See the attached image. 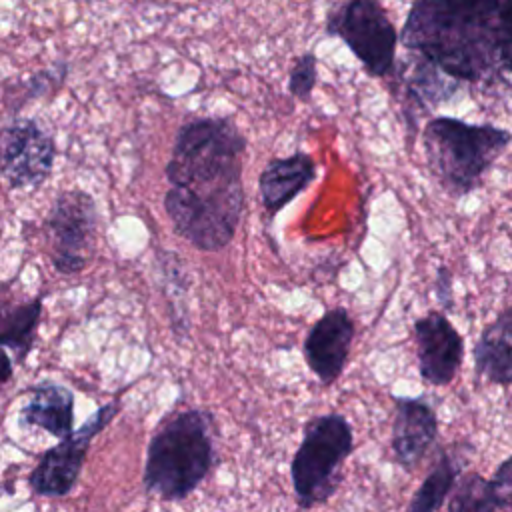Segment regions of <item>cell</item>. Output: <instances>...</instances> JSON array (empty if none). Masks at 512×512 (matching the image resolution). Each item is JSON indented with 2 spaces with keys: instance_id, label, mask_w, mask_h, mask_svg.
<instances>
[{
  "instance_id": "7c38bea8",
  "label": "cell",
  "mask_w": 512,
  "mask_h": 512,
  "mask_svg": "<svg viewBox=\"0 0 512 512\" xmlns=\"http://www.w3.org/2000/svg\"><path fill=\"white\" fill-rule=\"evenodd\" d=\"M438 434L434 408L422 398H396L392 422V452L404 470H414Z\"/></svg>"
},
{
  "instance_id": "52a82bcc",
  "label": "cell",
  "mask_w": 512,
  "mask_h": 512,
  "mask_svg": "<svg viewBox=\"0 0 512 512\" xmlns=\"http://www.w3.org/2000/svg\"><path fill=\"white\" fill-rule=\"evenodd\" d=\"M50 258L60 274H76L86 268L94 250L96 202L84 190H62L48 216Z\"/></svg>"
},
{
  "instance_id": "277c9868",
  "label": "cell",
  "mask_w": 512,
  "mask_h": 512,
  "mask_svg": "<svg viewBox=\"0 0 512 512\" xmlns=\"http://www.w3.org/2000/svg\"><path fill=\"white\" fill-rule=\"evenodd\" d=\"M428 170L446 194L460 198L476 190L494 160L512 142V134L492 124H468L438 116L422 134Z\"/></svg>"
},
{
  "instance_id": "ffe728a7",
  "label": "cell",
  "mask_w": 512,
  "mask_h": 512,
  "mask_svg": "<svg viewBox=\"0 0 512 512\" xmlns=\"http://www.w3.org/2000/svg\"><path fill=\"white\" fill-rule=\"evenodd\" d=\"M488 496L494 510H512V456H508L488 480Z\"/></svg>"
},
{
  "instance_id": "ba28073f",
  "label": "cell",
  "mask_w": 512,
  "mask_h": 512,
  "mask_svg": "<svg viewBox=\"0 0 512 512\" xmlns=\"http://www.w3.org/2000/svg\"><path fill=\"white\" fill-rule=\"evenodd\" d=\"M118 402L100 406L78 430H72L60 444L50 448L28 476V484L38 496H66L82 472L92 438L104 430L118 414Z\"/></svg>"
},
{
  "instance_id": "9a60e30c",
  "label": "cell",
  "mask_w": 512,
  "mask_h": 512,
  "mask_svg": "<svg viewBox=\"0 0 512 512\" xmlns=\"http://www.w3.org/2000/svg\"><path fill=\"white\" fill-rule=\"evenodd\" d=\"M474 366L492 384H512V306L482 328L474 344Z\"/></svg>"
},
{
  "instance_id": "8fae6325",
  "label": "cell",
  "mask_w": 512,
  "mask_h": 512,
  "mask_svg": "<svg viewBox=\"0 0 512 512\" xmlns=\"http://www.w3.org/2000/svg\"><path fill=\"white\" fill-rule=\"evenodd\" d=\"M354 330V320L342 306L326 310L308 330L304 340V360L324 386H330L342 374L354 340Z\"/></svg>"
},
{
  "instance_id": "7a4b0ae2",
  "label": "cell",
  "mask_w": 512,
  "mask_h": 512,
  "mask_svg": "<svg viewBox=\"0 0 512 512\" xmlns=\"http://www.w3.org/2000/svg\"><path fill=\"white\" fill-rule=\"evenodd\" d=\"M504 0H416L400 42L462 82H486L502 68Z\"/></svg>"
},
{
  "instance_id": "30bf717a",
  "label": "cell",
  "mask_w": 512,
  "mask_h": 512,
  "mask_svg": "<svg viewBox=\"0 0 512 512\" xmlns=\"http://www.w3.org/2000/svg\"><path fill=\"white\" fill-rule=\"evenodd\" d=\"M418 370L430 386H448L464 360V340L442 310H430L414 322Z\"/></svg>"
},
{
  "instance_id": "ac0fdd59",
  "label": "cell",
  "mask_w": 512,
  "mask_h": 512,
  "mask_svg": "<svg viewBox=\"0 0 512 512\" xmlns=\"http://www.w3.org/2000/svg\"><path fill=\"white\" fill-rule=\"evenodd\" d=\"M446 508L450 512H492L488 480L476 472L458 476Z\"/></svg>"
},
{
  "instance_id": "e0dca14e",
  "label": "cell",
  "mask_w": 512,
  "mask_h": 512,
  "mask_svg": "<svg viewBox=\"0 0 512 512\" xmlns=\"http://www.w3.org/2000/svg\"><path fill=\"white\" fill-rule=\"evenodd\" d=\"M460 460L452 454H442L434 468L428 472L420 488L414 492L408 502L410 512H432L444 506V500L450 496L456 478L460 474Z\"/></svg>"
},
{
  "instance_id": "603a6c76",
  "label": "cell",
  "mask_w": 512,
  "mask_h": 512,
  "mask_svg": "<svg viewBox=\"0 0 512 512\" xmlns=\"http://www.w3.org/2000/svg\"><path fill=\"white\" fill-rule=\"evenodd\" d=\"M500 64H502V68H506L512 74V38L506 40L500 48Z\"/></svg>"
},
{
  "instance_id": "5bb4252c",
  "label": "cell",
  "mask_w": 512,
  "mask_h": 512,
  "mask_svg": "<svg viewBox=\"0 0 512 512\" xmlns=\"http://www.w3.org/2000/svg\"><path fill=\"white\" fill-rule=\"evenodd\" d=\"M26 426H36L56 438H66L74 430V394L56 382H40L32 386L30 400L20 410Z\"/></svg>"
},
{
  "instance_id": "d6986e66",
  "label": "cell",
  "mask_w": 512,
  "mask_h": 512,
  "mask_svg": "<svg viewBox=\"0 0 512 512\" xmlns=\"http://www.w3.org/2000/svg\"><path fill=\"white\" fill-rule=\"evenodd\" d=\"M316 80H318L316 56L314 52H304L292 64V70L288 76V90L294 98L306 102L316 86Z\"/></svg>"
},
{
  "instance_id": "4fadbf2b",
  "label": "cell",
  "mask_w": 512,
  "mask_h": 512,
  "mask_svg": "<svg viewBox=\"0 0 512 512\" xmlns=\"http://www.w3.org/2000/svg\"><path fill=\"white\" fill-rule=\"evenodd\" d=\"M316 178V162L310 154L294 152L290 156L272 158L260 178L258 190L268 214H278Z\"/></svg>"
},
{
  "instance_id": "3957f363",
  "label": "cell",
  "mask_w": 512,
  "mask_h": 512,
  "mask_svg": "<svg viewBox=\"0 0 512 512\" xmlns=\"http://www.w3.org/2000/svg\"><path fill=\"white\" fill-rule=\"evenodd\" d=\"M214 464L212 416L190 408L166 418L154 432L142 482L148 494L174 502L192 494Z\"/></svg>"
},
{
  "instance_id": "2e32d148",
  "label": "cell",
  "mask_w": 512,
  "mask_h": 512,
  "mask_svg": "<svg viewBox=\"0 0 512 512\" xmlns=\"http://www.w3.org/2000/svg\"><path fill=\"white\" fill-rule=\"evenodd\" d=\"M40 314V296L16 300L0 294V346L16 352L18 362H24L34 346Z\"/></svg>"
},
{
  "instance_id": "5b68a950",
  "label": "cell",
  "mask_w": 512,
  "mask_h": 512,
  "mask_svg": "<svg viewBox=\"0 0 512 512\" xmlns=\"http://www.w3.org/2000/svg\"><path fill=\"white\" fill-rule=\"evenodd\" d=\"M352 448V426L342 414H318L306 422L290 464L294 498L300 508L318 506L338 490L340 468Z\"/></svg>"
},
{
  "instance_id": "7402d4cb",
  "label": "cell",
  "mask_w": 512,
  "mask_h": 512,
  "mask_svg": "<svg viewBox=\"0 0 512 512\" xmlns=\"http://www.w3.org/2000/svg\"><path fill=\"white\" fill-rule=\"evenodd\" d=\"M12 378V358L0 346V386Z\"/></svg>"
},
{
  "instance_id": "8992f818",
  "label": "cell",
  "mask_w": 512,
  "mask_h": 512,
  "mask_svg": "<svg viewBox=\"0 0 512 512\" xmlns=\"http://www.w3.org/2000/svg\"><path fill=\"white\" fill-rule=\"evenodd\" d=\"M326 32L340 38L370 76L394 72L398 34L378 0H344L326 16Z\"/></svg>"
},
{
  "instance_id": "6da1fadb",
  "label": "cell",
  "mask_w": 512,
  "mask_h": 512,
  "mask_svg": "<svg viewBox=\"0 0 512 512\" xmlns=\"http://www.w3.org/2000/svg\"><path fill=\"white\" fill-rule=\"evenodd\" d=\"M244 152V134L224 116L194 118L176 132L164 210L176 234L202 252L226 248L238 230Z\"/></svg>"
},
{
  "instance_id": "44dd1931",
  "label": "cell",
  "mask_w": 512,
  "mask_h": 512,
  "mask_svg": "<svg viewBox=\"0 0 512 512\" xmlns=\"http://www.w3.org/2000/svg\"><path fill=\"white\" fill-rule=\"evenodd\" d=\"M436 296L444 310H452L454 304V292H452V274L448 268H438L436 272Z\"/></svg>"
},
{
  "instance_id": "9c48e42d",
  "label": "cell",
  "mask_w": 512,
  "mask_h": 512,
  "mask_svg": "<svg viewBox=\"0 0 512 512\" xmlns=\"http://www.w3.org/2000/svg\"><path fill=\"white\" fill-rule=\"evenodd\" d=\"M56 148L34 118H12L0 128V172L10 188H38L52 172Z\"/></svg>"
}]
</instances>
